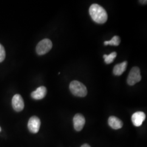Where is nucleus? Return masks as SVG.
<instances>
[{
	"instance_id": "3",
	"label": "nucleus",
	"mask_w": 147,
	"mask_h": 147,
	"mask_svg": "<svg viewBox=\"0 0 147 147\" xmlns=\"http://www.w3.org/2000/svg\"><path fill=\"white\" fill-rule=\"evenodd\" d=\"M142 79L140 69L137 67H134L131 69L127 79V83L130 86H134V84L139 82Z\"/></svg>"
},
{
	"instance_id": "1",
	"label": "nucleus",
	"mask_w": 147,
	"mask_h": 147,
	"mask_svg": "<svg viewBox=\"0 0 147 147\" xmlns=\"http://www.w3.org/2000/svg\"><path fill=\"white\" fill-rule=\"evenodd\" d=\"M89 14L95 22L100 24H104L107 20L108 16L105 9L98 4H93L90 7Z\"/></svg>"
},
{
	"instance_id": "16",
	"label": "nucleus",
	"mask_w": 147,
	"mask_h": 147,
	"mask_svg": "<svg viewBox=\"0 0 147 147\" xmlns=\"http://www.w3.org/2000/svg\"><path fill=\"white\" fill-rule=\"evenodd\" d=\"M1 131V127H0V132Z\"/></svg>"
},
{
	"instance_id": "15",
	"label": "nucleus",
	"mask_w": 147,
	"mask_h": 147,
	"mask_svg": "<svg viewBox=\"0 0 147 147\" xmlns=\"http://www.w3.org/2000/svg\"><path fill=\"white\" fill-rule=\"evenodd\" d=\"M81 147H90V146L89 145H88V144H83Z\"/></svg>"
},
{
	"instance_id": "11",
	"label": "nucleus",
	"mask_w": 147,
	"mask_h": 147,
	"mask_svg": "<svg viewBox=\"0 0 147 147\" xmlns=\"http://www.w3.org/2000/svg\"><path fill=\"white\" fill-rule=\"evenodd\" d=\"M127 62L124 61L120 64H118L114 67L113 73L115 75L120 76L126 70Z\"/></svg>"
},
{
	"instance_id": "9",
	"label": "nucleus",
	"mask_w": 147,
	"mask_h": 147,
	"mask_svg": "<svg viewBox=\"0 0 147 147\" xmlns=\"http://www.w3.org/2000/svg\"><path fill=\"white\" fill-rule=\"evenodd\" d=\"M47 93V90L46 87L44 86H41L32 93V98L35 100H40L45 96Z\"/></svg>"
},
{
	"instance_id": "12",
	"label": "nucleus",
	"mask_w": 147,
	"mask_h": 147,
	"mask_svg": "<svg viewBox=\"0 0 147 147\" xmlns=\"http://www.w3.org/2000/svg\"><path fill=\"white\" fill-rule=\"evenodd\" d=\"M121 42V39L119 37L115 36L112 38V39L109 41H105L104 42L105 45H114V46H118Z\"/></svg>"
},
{
	"instance_id": "10",
	"label": "nucleus",
	"mask_w": 147,
	"mask_h": 147,
	"mask_svg": "<svg viewBox=\"0 0 147 147\" xmlns=\"http://www.w3.org/2000/svg\"><path fill=\"white\" fill-rule=\"evenodd\" d=\"M109 125L113 129L118 130L121 129L123 126V123L120 119L115 116H111L108 120Z\"/></svg>"
},
{
	"instance_id": "13",
	"label": "nucleus",
	"mask_w": 147,
	"mask_h": 147,
	"mask_svg": "<svg viewBox=\"0 0 147 147\" xmlns=\"http://www.w3.org/2000/svg\"><path fill=\"white\" fill-rule=\"evenodd\" d=\"M117 53L116 52H113L111 53L110 55H104L103 57L104 58L105 62L106 64H111L113 62L117 56Z\"/></svg>"
},
{
	"instance_id": "2",
	"label": "nucleus",
	"mask_w": 147,
	"mask_h": 147,
	"mask_svg": "<svg viewBox=\"0 0 147 147\" xmlns=\"http://www.w3.org/2000/svg\"><path fill=\"white\" fill-rule=\"evenodd\" d=\"M69 89L73 94L79 97H84L87 94V89L84 84L74 80L69 85Z\"/></svg>"
},
{
	"instance_id": "4",
	"label": "nucleus",
	"mask_w": 147,
	"mask_h": 147,
	"mask_svg": "<svg viewBox=\"0 0 147 147\" xmlns=\"http://www.w3.org/2000/svg\"><path fill=\"white\" fill-rule=\"evenodd\" d=\"M52 47V42L49 39H44L37 44L36 52L39 55H43L49 52Z\"/></svg>"
},
{
	"instance_id": "5",
	"label": "nucleus",
	"mask_w": 147,
	"mask_h": 147,
	"mask_svg": "<svg viewBox=\"0 0 147 147\" xmlns=\"http://www.w3.org/2000/svg\"><path fill=\"white\" fill-rule=\"evenodd\" d=\"M40 124L41 122L39 118L36 116H33L28 122V130L33 134H36L39 130Z\"/></svg>"
},
{
	"instance_id": "6",
	"label": "nucleus",
	"mask_w": 147,
	"mask_h": 147,
	"mask_svg": "<svg viewBox=\"0 0 147 147\" xmlns=\"http://www.w3.org/2000/svg\"><path fill=\"white\" fill-rule=\"evenodd\" d=\"M12 106L14 110L20 112L24 108V101L20 94H16L12 99Z\"/></svg>"
},
{
	"instance_id": "7",
	"label": "nucleus",
	"mask_w": 147,
	"mask_h": 147,
	"mask_svg": "<svg viewBox=\"0 0 147 147\" xmlns=\"http://www.w3.org/2000/svg\"><path fill=\"white\" fill-rule=\"evenodd\" d=\"M85 118L81 114H76L74 117V127L76 131H80L82 130L85 124Z\"/></svg>"
},
{
	"instance_id": "14",
	"label": "nucleus",
	"mask_w": 147,
	"mask_h": 147,
	"mask_svg": "<svg viewBox=\"0 0 147 147\" xmlns=\"http://www.w3.org/2000/svg\"><path fill=\"white\" fill-rule=\"evenodd\" d=\"M5 57V48L0 44V63L3 62Z\"/></svg>"
},
{
	"instance_id": "8",
	"label": "nucleus",
	"mask_w": 147,
	"mask_h": 147,
	"mask_svg": "<svg viewBox=\"0 0 147 147\" xmlns=\"http://www.w3.org/2000/svg\"><path fill=\"white\" fill-rule=\"evenodd\" d=\"M146 115L142 111H138L134 113L131 117V121L135 126H141L143 122L146 119Z\"/></svg>"
}]
</instances>
